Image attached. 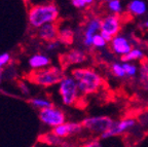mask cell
Listing matches in <instances>:
<instances>
[{
	"label": "cell",
	"instance_id": "cell-1",
	"mask_svg": "<svg viewBox=\"0 0 148 147\" xmlns=\"http://www.w3.org/2000/svg\"><path fill=\"white\" fill-rule=\"evenodd\" d=\"M71 76L78 85L79 92L83 95L98 93L104 84V79L92 68H75L71 71Z\"/></svg>",
	"mask_w": 148,
	"mask_h": 147
},
{
	"label": "cell",
	"instance_id": "cell-2",
	"mask_svg": "<svg viewBox=\"0 0 148 147\" xmlns=\"http://www.w3.org/2000/svg\"><path fill=\"white\" fill-rule=\"evenodd\" d=\"M59 14L60 12L58 6L53 3L35 4L28 10V21L33 28L38 30L40 27L46 24L56 23Z\"/></svg>",
	"mask_w": 148,
	"mask_h": 147
},
{
	"label": "cell",
	"instance_id": "cell-3",
	"mask_svg": "<svg viewBox=\"0 0 148 147\" xmlns=\"http://www.w3.org/2000/svg\"><path fill=\"white\" fill-rule=\"evenodd\" d=\"M65 77L64 70L60 67H49L45 69L37 70V71L31 72L30 80L33 83L43 87H53V85L59 84Z\"/></svg>",
	"mask_w": 148,
	"mask_h": 147
},
{
	"label": "cell",
	"instance_id": "cell-4",
	"mask_svg": "<svg viewBox=\"0 0 148 147\" xmlns=\"http://www.w3.org/2000/svg\"><path fill=\"white\" fill-rule=\"evenodd\" d=\"M59 94L66 106H76L81 100L78 85L72 76H65L59 83Z\"/></svg>",
	"mask_w": 148,
	"mask_h": 147
},
{
	"label": "cell",
	"instance_id": "cell-5",
	"mask_svg": "<svg viewBox=\"0 0 148 147\" xmlns=\"http://www.w3.org/2000/svg\"><path fill=\"white\" fill-rule=\"evenodd\" d=\"M83 129L90 133L103 135L113 128L115 122L109 116H90L86 117L81 122Z\"/></svg>",
	"mask_w": 148,
	"mask_h": 147
},
{
	"label": "cell",
	"instance_id": "cell-6",
	"mask_svg": "<svg viewBox=\"0 0 148 147\" xmlns=\"http://www.w3.org/2000/svg\"><path fill=\"white\" fill-rule=\"evenodd\" d=\"M39 120L43 124L55 129L66 122V115L60 108L51 106L49 108L39 111Z\"/></svg>",
	"mask_w": 148,
	"mask_h": 147
},
{
	"label": "cell",
	"instance_id": "cell-7",
	"mask_svg": "<svg viewBox=\"0 0 148 147\" xmlns=\"http://www.w3.org/2000/svg\"><path fill=\"white\" fill-rule=\"evenodd\" d=\"M121 29V19L119 14H110L101 20V33L110 35L111 37H115L118 35Z\"/></svg>",
	"mask_w": 148,
	"mask_h": 147
},
{
	"label": "cell",
	"instance_id": "cell-8",
	"mask_svg": "<svg viewBox=\"0 0 148 147\" xmlns=\"http://www.w3.org/2000/svg\"><path fill=\"white\" fill-rule=\"evenodd\" d=\"M86 54L81 49H77V48H73L70 49L67 53L63 54L60 58V62L62 64V67L71 66V65H77L81 64L84 61H86Z\"/></svg>",
	"mask_w": 148,
	"mask_h": 147
},
{
	"label": "cell",
	"instance_id": "cell-9",
	"mask_svg": "<svg viewBox=\"0 0 148 147\" xmlns=\"http://www.w3.org/2000/svg\"><path fill=\"white\" fill-rule=\"evenodd\" d=\"M82 129L83 128L81 122H65V124L53 129L51 131L56 136H58L59 138L64 139L72 135L80 133Z\"/></svg>",
	"mask_w": 148,
	"mask_h": 147
},
{
	"label": "cell",
	"instance_id": "cell-10",
	"mask_svg": "<svg viewBox=\"0 0 148 147\" xmlns=\"http://www.w3.org/2000/svg\"><path fill=\"white\" fill-rule=\"evenodd\" d=\"M101 30V20L99 18H92L88 21L83 31V44L86 46H92V38L97 34V31Z\"/></svg>",
	"mask_w": 148,
	"mask_h": 147
},
{
	"label": "cell",
	"instance_id": "cell-11",
	"mask_svg": "<svg viewBox=\"0 0 148 147\" xmlns=\"http://www.w3.org/2000/svg\"><path fill=\"white\" fill-rule=\"evenodd\" d=\"M136 124V120L133 117H125L123 120H119L118 122H115V124L113 126V128L111 130H109L108 132H106L105 134L101 135L102 139H107V138H111L113 136H118L121 135L123 133H125L127 129L132 128L135 126Z\"/></svg>",
	"mask_w": 148,
	"mask_h": 147
},
{
	"label": "cell",
	"instance_id": "cell-12",
	"mask_svg": "<svg viewBox=\"0 0 148 147\" xmlns=\"http://www.w3.org/2000/svg\"><path fill=\"white\" fill-rule=\"evenodd\" d=\"M59 32H60V28L57 23L46 24L42 26L37 31V36L39 37L41 40L45 42H51L55 40H58Z\"/></svg>",
	"mask_w": 148,
	"mask_h": 147
},
{
	"label": "cell",
	"instance_id": "cell-13",
	"mask_svg": "<svg viewBox=\"0 0 148 147\" xmlns=\"http://www.w3.org/2000/svg\"><path fill=\"white\" fill-rule=\"evenodd\" d=\"M110 48L113 53L117 54V55H121V57L129 54L133 49L129 40L125 37L119 36V35H117L112 39V41L110 42Z\"/></svg>",
	"mask_w": 148,
	"mask_h": 147
},
{
	"label": "cell",
	"instance_id": "cell-14",
	"mask_svg": "<svg viewBox=\"0 0 148 147\" xmlns=\"http://www.w3.org/2000/svg\"><path fill=\"white\" fill-rule=\"evenodd\" d=\"M51 59L49 57H47L44 54H34L33 56H31L29 58V61H28V64L29 66L32 68L34 71L37 70H41L45 69V68H49V65H51Z\"/></svg>",
	"mask_w": 148,
	"mask_h": 147
},
{
	"label": "cell",
	"instance_id": "cell-15",
	"mask_svg": "<svg viewBox=\"0 0 148 147\" xmlns=\"http://www.w3.org/2000/svg\"><path fill=\"white\" fill-rule=\"evenodd\" d=\"M147 6L146 3L141 0H134L127 4V14L133 16H141L145 14Z\"/></svg>",
	"mask_w": 148,
	"mask_h": 147
},
{
	"label": "cell",
	"instance_id": "cell-16",
	"mask_svg": "<svg viewBox=\"0 0 148 147\" xmlns=\"http://www.w3.org/2000/svg\"><path fill=\"white\" fill-rule=\"evenodd\" d=\"M58 40L60 41V43H62V44H66V45L72 44L74 41V31L71 30L70 28H63V29H60Z\"/></svg>",
	"mask_w": 148,
	"mask_h": 147
},
{
	"label": "cell",
	"instance_id": "cell-17",
	"mask_svg": "<svg viewBox=\"0 0 148 147\" xmlns=\"http://www.w3.org/2000/svg\"><path fill=\"white\" fill-rule=\"evenodd\" d=\"M39 141L43 142L44 144L51 145V146H59V145L62 144L63 139L59 138L58 136H56L55 134L53 133V131H51V132H49V133H45L40 136Z\"/></svg>",
	"mask_w": 148,
	"mask_h": 147
},
{
	"label": "cell",
	"instance_id": "cell-18",
	"mask_svg": "<svg viewBox=\"0 0 148 147\" xmlns=\"http://www.w3.org/2000/svg\"><path fill=\"white\" fill-rule=\"evenodd\" d=\"M145 57H144V54L141 49H138V48H133L132 51L130 52L129 54L123 56L121 57V61L123 63H129L131 61H135V60H144Z\"/></svg>",
	"mask_w": 148,
	"mask_h": 147
},
{
	"label": "cell",
	"instance_id": "cell-19",
	"mask_svg": "<svg viewBox=\"0 0 148 147\" xmlns=\"http://www.w3.org/2000/svg\"><path fill=\"white\" fill-rule=\"evenodd\" d=\"M31 105H32L34 108L38 109L39 111L53 106L51 100L45 99V98H33V99L31 100Z\"/></svg>",
	"mask_w": 148,
	"mask_h": 147
},
{
	"label": "cell",
	"instance_id": "cell-20",
	"mask_svg": "<svg viewBox=\"0 0 148 147\" xmlns=\"http://www.w3.org/2000/svg\"><path fill=\"white\" fill-rule=\"evenodd\" d=\"M94 1L92 0H72L71 4L73 5L75 8L83 9L86 7H88V5L92 4Z\"/></svg>",
	"mask_w": 148,
	"mask_h": 147
},
{
	"label": "cell",
	"instance_id": "cell-21",
	"mask_svg": "<svg viewBox=\"0 0 148 147\" xmlns=\"http://www.w3.org/2000/svg\"><path fill=\"white\" fill-rule=\"evenodd\" d=\"M106 40H105L103 37H102V35L100 34V33H98V34H96L95 36H94V38H92V46H95V47H98V48H101V47H104L105 45H106Z\"/></svg>",
	"mask_w": 148,
	"mask_h": 147
},
{
	"label": "cell",
	"instance_id": "cell-22",
	"mask_svg": "<svg viewBox=\"0 0 148 147\" xmlns=\"http://www.w3.org/2000/svg\"><path fill=\"white\" fill-rule=\"evenodd\" d=\"M108 8L113 14H119L121 12V3L118 0H110L108 1Z\"/></svg>",
	"mask_w": 148,
	"mask_h": 147
},
{
	"label": "cell",
	"instance_id": "cell-23",
	"mask_svg": "<svg viewBox=\"0 0 148 147\" xmlns=\"http://www.w3.org/2000/svg\"><path fill=\"white\" fill-rule=\"evenodd\" d=\"M111 71L112 73L114 74L115 76L117 77H123L125 75V69H123V65H119V64H112L111 66Z\"/></svg>",
	"mask_w": 148,
	"mask_h": 147
},
{
	"label": "cell",
	"instance_id": "cell-24",
	"mask_svg": "<svg viewBox=\"0 0 148 147\" xmlns=\"http://www.w3.org/2000/svg\"><path fill=\"white\" fill-rule=\"evenodd\" d=\"M146 59L141 61V69H140V73H141V78L143 81H146L148 83V62L146 63Z\"/></svg>",
	"mask_w": 148,
	"mask_h": 147
},
{
	"label": "cell",
	"instance_id": "cell-25",
	"mask_svg": "<svg viewBox=\"0 0 148 147\" xmlns=\"http://www.w3.org/2000/svg\"><path fill=\"white\" fill-rule=\"evenodd\" d=\"M10 60H12V57L8 53L0 54V70L4 69V67H6L10 63Z\"/></svg>",
	"mask_w": 148,
	"mask_h": 147
},
{
	"label": "cell",
	"instance_id": "cell-26",
	"mask_svg": "<svg viewBox=\"0 0 148 147\" xmlns=\"http://www.w3.org/2000/svg\"><path fill=\"white\" fill-rule=\"evenodd\" d=\"M123 69H125V75H129V76H134L137 72V67L133 64H129V63H125L123 64Z\"/></svg>",
	"mask_w": 148,
	"mask_h": 147
},
{
	"label": "cell",
	"instance_id": "cell-27",
	"mask_svg": "<svg viewBox=\"0 0 148 147\" xmlns=\"http://www.w3.org/2000/svg\"><path fill=\"white\" fill-rule=\"evenodd\" d=\"M81 147H103V145L98 140H90V141L86 142L84 144H82Z\"/></svg>",
	"mask_w": 148,
	"mask_h": 147
},
{
	"label": "cell",
	"instance_id": "cell-28",
	"mask_svg": "<svg viewBox=\"0 0 148 147\" xmlns=\"http://www.w3.org/2000/svg\"><path fill=\"white\" fill-rule=\"evenodd\" d=\"M60 41L59 40H55V41H51V42H49L47 43V49L49 51H55V49H57V48L59 47V45H60Z\"/></svg>",
	"mask_w": 148,
	"mask_h": 147
},
{
	"label": "cell",
	"instance_id": "cell-29",
	"mask_svg": "<svg viewBox=\"0 0 148 147\" xmlns=\"http://www.w3.org/2000/svg\"><path fill=\"white\" fill-rule=\"evenodd\" d=\"M18 87H20V89H21V92L23 93L24 95H29L30 90H29V87H28V85L26 84L25 82H20Z\"/></svg>",
	"mask_w": 148,
	"mask_h": 147
},
{
	"label": "cell",
	"instance_id": "cell-30",
	"mask_svg": "<svg viewBox=\"0 0 148 147\" xmlns=\"http://www.w3.org/2000/svg\"><path fill=\"white\" fill-rule=\"evenodd\" d=\"M3 77H4V71H3V70H0V83L2 82Z\"/></svg>",
	"mask_w": 148,
	"mask_h": 147
},
{
	"label": "cell",
	"instance_id": "cell-31",
	"mask_svg": "<svg viewBox=\"0 0 148 147\" xmlns=\"http://www.w3.org/2000/svg\"><path fill=\"white\" fill-rule=\"evenodd\" d=\"M144 27H145L146 29H148V21H146L145 23H144Z\"/></svg>",
	"mask_w": 148,
	"mask_h": 147
},
{
	"label": "cell",
	"instance_id": "cell-32",
	"mask_svg": "<svg viewBox=\"0 0 148 147\" xmlns=\"http://www.w3.org/2000/svg\"><path fill=\"white\" fill-rule=\"evenodd\" d=\"M64 147H71V146H64Z\"/></svg>",
	"mask_w": 148,
	"mask_h": 147
},
{
	"label": "cell",
	"instance_id": "cell-33",
	"mask_svg": "<svg viewBox=\"0 0 148 147\" xmlns=\"http://www.w3.org/2000/svg\"><path fill=\"white\" fill-rule=\"evenodd\" d=\"M32 147H37V146H32Z\"/></svg>",
	"mask_w": 148,
	"mask_h": 147
}]
</instances>
